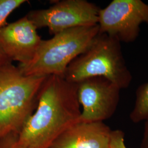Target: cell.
I'll use <instances>...</instances> for the list:
<instances>
[{"label": "cell", "mask_w": 148, "mask_h": 148, "mask_svg": "<svg viewBox=\"0 0 148 148\" xmlns=\"http://www.w3.org/2000/svg\"><path fill=\"white\" fill-rule=\"evenodd\" d=\"M27 2L26 0H0V29L8 24L7 19L11 13Z\"/></svg>", "instance_id": "11"}, {"label": "cell", "mask_w": 148, "mask_h": 148, "mask_svg": "<svg viewBox=\"0 0 148 148\" xmlns=\"http://www.w3.org/2000/svg\"><path fill=\"white\" fill-rule=\"evenodd\" d=\"M37 28L25 16L0 29V45L11 61L29 63L42 40Z\"/></svg>", "instance_id": "8"}, {"label": "cell", "mask_w": 148, "mask_h": 148, "mask_svg": "<svg viewBox=\"0 0 148 148\" xmlns=\"http://www.w3.org/2000/svg\"><path fill=\"white\" fill-rule=\"evenodd\" d=\"M18 134H11L0 139V148H19L16 145Z\"/></svg>", "instance_id": "13"}, {"label": "cell", "mask_w": 148, "mask_h": 148, "mask_svg": "<svg viewBox=\"0 0 148 148\" xmlns=\"http://www.w3.org/2000/svg\"><path fill=\"white\" fill-rule=\"evenodd\" d=\"M82 106L79 122H104L114 115L120 101L121 89L103 77H93L77 84Z\"/></svg>", "instance_id": "7"}, {"label": "cell", "mask_w": 148, "mask_h": 148, "mask_svg": "<svg viewBox=\"0 0 148 148\" xmlns=\"http://www.w3.org/2000/svg\"><path fill=\"white\" fill-rule=\"evenodd\" d=\"M143 23L148 25V4L141 0H114L98 13L99 33L121 43L135 41Z\"/></svg>", "instance_id": "5"}, {"label": "cell", "mask_w": 148, "mask_h": 148, "mask_svg": "<svg viewBox=\"0 0 148 148\" xmlns=\"http://www.w3.org/2000/svg\"><path fill=\"white\" fill-rule=\"evenodd\" d=\"M99 34V26L77 27L42 40L32 60L18 67L27 76L57 75L63 77L68 66L85 52Z\"/></svg>", "instance_id": "4"}, {"label": "cell", "mask_w": 148, "mask_h": 148, "mask_svg": "<svg viewBox=\"0 0 148 148\" xmlns=\"http://www.w3.org/2000/svg\"><path fill=\"white\" fill-rule=\"evenodd\" d=\"M109 148H127L125 144V133L122 130L111 131Z\"/></svg>", "instance_id": "12"}, {"label": "cell", "mask_w": 148, "mask_h": 148, "mask_svg": "<svg viewBox=\"0 0 148 148\" xmlns=\"http://www.w3.org/2000/svg\"><path fill=\"white\" fill-rule=\"evenodd\" d=\"M131 121L137 123L148 118V82L140 85L136 92V101L130 115Z\"/></svg>", "instance_id": "10"}, {"label": "cell", "mask_w": 148, "mask_h": 148, "mask_svg": "<svg viewBox=\"0 0 148 148\" xmlns=\"http://www.w3.org/2000/svg\"><path fill=\"white\" fill-rule=\"evenodd\" d=\"M77 85L63 76L49 75L40 90L37 107L19 134V148H49L66 128L79 122Z\"/></svg>", "instance_id": "1"}, {"label": "cell", "mask_w": 148, "mask_h": 148, "mask_svg": "<svg viewBox=\"0 0 148 148\" xmlns=\"http://www.w3.org/2000/svg\"><path fill=\"white\" fill-rule=\"evenodd\" d=\"M118 40L106 34H98L90 47L70 64L63 77L78 84L93 77H103L121 90L130 86L132 76L123 56Z\"/></svg>", "instance_id": "3"}, {"label": "cell", "mask_w": 148, "mask_h": 148, "mask_svg": "<svg viewBox=\"0 0 148 148\" xmlns=\"http://www.w3.org/2000/svg\"><path fill=\"white\" fill-rule=\"evenodd\" d=\"M12 62L8 58L3 48L0 45V68L3 67L6 65L12 63Z\"/></svg>", "instance_id": "15"}, {"label": "cell", "mask_w": 148, "mask_h": 148, "mask_svg": "<svg viewBox=\"0 0 148 148\" xmlns=\"http://www.w3.org/2000/svg\"><path fill=\"white\" fill-rule=\"evenodd\" d=\"M140 148H148V118L145 121L143 137L140 145Z\"/></svg>", "instance_id": "14"}, {"label": "cell", "mask_w": 148, "mask_h": 148, "mask_svg": "<svg viewBox=\"0 0 148 148\" xmlns=\"http://www.w3.org/2000/svg\"><path fill=\"white\" fill-rule=\"evenodd\" d=\"M48 76H27L12 63L0 68V139L21 133L37 106Z\"/></svg>", "instance_id": "2"}, {"label": "cell", "mask_w": 148, "mask_h": 148, "mask_svg": "<svg viewBox=\"0 0 148 148\" xmlns=\"http://www.w3.org/2000/svg\"><path fill=\"white\" fill-rule=\"evenodd\" d=\"M99 10L86 0H63L47 9L30 11L26 16L37 29L46 27L54 35L74 27L97 25Z\"/></svg>", "instance_id": "6"}, {"label": "cell", "mask_w": 148, "mask_h": 148, "mask_svg": "<svg viewBox=\"0 0 148 148\" xmlns=\"http://www.w3.org/2000/svg\"><path fill=\"white\" fill-rule=\"evenodd\" d=\"M111 131L104 122H78L59 134L49 148H109Z\"/></svg>", "instance_id": "9"}]
</instances>
